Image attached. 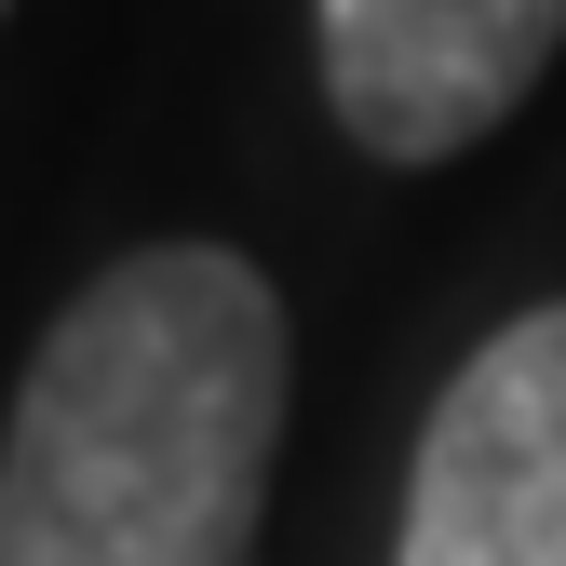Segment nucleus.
Segmentation results:
<instances>
[{"label":"nucleus","instance_id":"1","mask_svg":"<svg viewBox=\"0 0 566 566\" xmlns=\"http://www.w3.org/2000/svg\"><path fill=\"white\" fill-rule=\"evenodd\" d=\"M283 446V297L230 243H135L0 418V566H243Z\"/></svg>","mask_w":566,"mask_h":566},{"label":"nucleus","instance_id":"2","mask_svg":"<svg viewBox=\"0 0 566 566\" xmlns=\"http://www.w3.org/2000/svg\"><path fill=\"white\" fill-rule=\"evenodd\" d=\"M391 566H566V297L446 378Z\"/></svg>","mask_w":566,"mask_h":566},{"label":"nucleus","instance_id":"3","mask_svg":"<svg viewBox=\"0 0 566 566\" xmlns=\"http://www.w3.org/2000/svg\"><path fill=\"white\" fill-rule=\"evenodd\" d=\"M553 54H566V0H324V108L378 163L485 149Z\"/></svg>","mask_w":566,"mask_h":566}]
</instances>
